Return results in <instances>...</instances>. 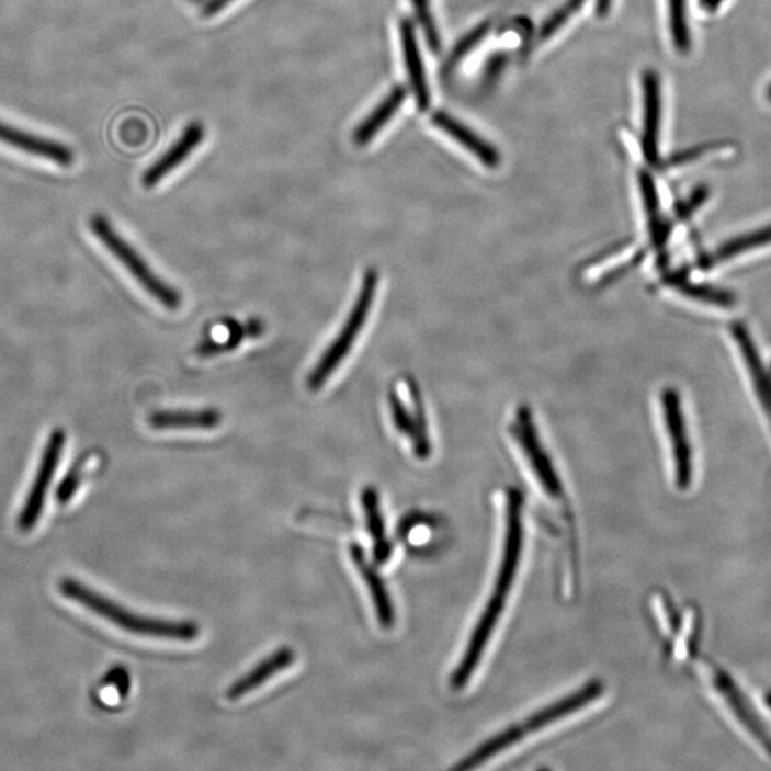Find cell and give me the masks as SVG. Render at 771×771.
I'll list each match as a JSON object with an SVG mask.
<instances>
[{
  "instance_id": "obj_7",
  "label": "cell",
  "mask_w": 771,
  "mask_h": 771,
  "mask_svg": "<svg viewBox=\"0 0 771 771\" xmlns=\"http://www.w3.org/2000/svg\"><path fill=\"white\" fill-rule=\"evenodd\" d=\"M660 401L667 436H669L671 454H673L676 485L679 489L685 490L692 484L693 454L679 392L670 389V387L665 389L661 392Z\"/></svg>"
},
{
  "instance_id": "obj_24",
  "label": "cell",
  "mask_w": 771,
  "mask_h": 771,
  "mask_svg": "<svg viewBox=\"0 0 771 771\" xmlns=\"http://www.w3.org/2000/svg\"><path fill=\"white\" fill-rule=\"evenodd\" d=\"M669 283L678 288L681 295L688 296L693 301L706 303V305L723 307V309H730V307L736 305V296L730 292L722 291V288L696 285V283L683 277L670 279Z\"/></svg>"
},
{
  "instance_id": "obj_26",
  "label": "cell",
  "mask_w": 771,
  "mask_h": 771,
  "mask_svg": "<svg viewBox=\"0 0 771 771\" xmlns=\"http://www.w3.org/2000/svg\"><path fill=\"white\" fill-rule=\"evenodd\" d=\"M585 2L586 0H567L560 9H557V11L543 23L541 32H538V37H541L542 41H546L548 37L555 35L571 16L580 11Z\"/></svg>"
},
{
  "instance_id": "obj_33",
  "label": "cell",
  "mask_w": 771,
  "mask_h": 771,
  "mask_svg": "<svg viewBox=\"0 0 771 771\" xmlns=\"http://www.w3.org/2000/svg\"><path fill=\"white\" fill-rule=\"evenodd\" d=\"M612 0H598V13L600 16L608 15Z\"/></svg>"
},
{
  "instance_id": "obj_4",
  "label": "cell",
  "mask_w": 771,
  "mask_h": 771,
  "mask_svg": "<svg viewBox=\"0 0 771 771\" xmlns=\"http://www.w3.org/2000/svg\"><path fill=\"white\" fill-rule=\"evenodd\" d=\"M378 287V272L376 269H367L363 274L362 285L359 288L356 301H354L352 309H350L347 320L336 335L332 343L329 344L325 353L321 354L319 362L316 363L314 371L307 377V387L310 390H319L328 382V378L333 375L336 369L348 358L353 344L356 343L359 335L362 333L364 325L371 315L373 302H375Z\"/></svg>"
},
{
  "instance_id": "obj_19",
  "label": "cell",
  "mask_w": 771,
  "mask_h": 771,
  "mask_svg": "<svg viewBox=\"0 0 771 771\" xmlns=\"http://www.w3.org/2000/svg\"><path fill=\"white\" fill-rule=\"evenodd\" d=\"M432 121L444 134L453 137L463 148L472 151L487 168L496 169L499 167V150L496 149L494 145H490L489 141L481 139V137L476 135L469 127L454 120V117L447 115L446 112L439 111L434 113Z\"/></svg>"
},
{
  "instance_id": "obj_3",
  "label": "cell",
  "mask_w": 771,
  "mask_h": 771,
  "mask_svg": "<svg viewBox=\"0 0 771 771\" xmlns=\"http://www.w3.org/2000/svg\"><path fill=\"white\" fill-rule=\"evenodd\" d=\"M60 591L65 598L83 605L84 609L91 610L99 617L105 619V621L121 627L122 631L134 633V635L192 642L201 633V628L193 622L165 621V619L146 617L131 612V610L122 608L105 596L97 593L88 586L73 579L61 580Z\"/></svg>"
},
{
  "instance_id": "obj_11",
  "label": "cell",
  "mask_w": 771,
  "mask_h": 771,
  "mask_svg": "<svg viewBox=\"0 0 771 771\" xmlns=\"http://www.w3.org/2000/svg\"><path fill=\"white\" fill-rule=\"evenodd\" d=\"M350 559H352L359 575L362 576L364 583L367 586L378 624L385 631H392L396 623L395 604L381 571H378L375 563L367 559L366 553L358 543L350 545Z\"/></svg>"
},
{
  "instance_id": "obj_1",
  "label": "cell",
  "mask_w": 771,
  "mask_h": 771,
  "mask_svg": "<svg viewBox=\"0 0 771 771\" xmlns=\"http://www.w3.org/2000/svg\"><path fill=\"white\" fill-rule=\"evenodd\" d=\"M523 496L519 490L510 489L506 496L504 508V542L501 546V556L498 575L494 585V593L487 599L484 613L475 628L470 640L467 642L462 659L454 669L451 684L454 690H461L469 683L475 674L481 657H484L491 636L498 627L501 613L508 603L509 594L518 575L523 551Z\"/></svg>"
},
{
  "instance_id": "obj_10",
  "label": "cell",
  "mask_w": 771,
  "mask_h": 771,
  "mask_svg": "<svg viewBox=\"0 0 771 771\" xmlns=\"http://www.w3.org/2000/svg\"><path fill=\"white\" fill-rule=\"evenodd\" d=\"M707 670L711 671L714 689L725 700L727 707L733 712V716L753 737L757 745L766 751V755L771 756L770 733L761 723L760 717L757 716L755 708L750 706L749 700L746 699L726 671L718 669V667H707Z\"/></svg>"
},
{
  "instance_id": "obj_2",
  "label": "cell",
  "mask_w": 771,
  "mask_h": 771,
  "mask_svg": "<svg viewBox=\"0 0 771 771\" xmlns=\"http://www.w3.org/2000/svg\"><path fill=\"white\" fill-rule=\"evenodd\" d=\"M604 685L600 680H591L583 688L576 690L575 693L567 694V696L557 700V702L548 704V706L541 708V711L530 714L522 722L515 723V725L509 726L491 737V739L486 740L484 745L477 747L473 750L469 756H466L461 763L454 766L457 770H472L479 768V766L486 763L494 757L503 753V751L510 749V747L518 745V742L526 739L529 735L533 733L541 732L553 723L563 721V718L571 716V714L581 711V708L588 707L590 703L602 696Z\"/></svg>"
},
{
  "instance_id": "obj_28",
  "label": "cell",
  "mask_w": 771,
  "mask_h": 771,
  "mask_svg": "<svg viewBox=\"0 0 771 771\" xmlns=\"http://www.w3.org/2000/svg\"><path fill=\"white\" fill-rule=\"evenodd\" d=\"M490 27L491 23L486 21L480 23L479 26H476L470 33H467V35L454 46L451 58L447 60V70H451L457 61H461L467 54H470V52L485 39Z\"/></svg>"
},
{
  "instance_id": "obj_20",
  "label": "cell",
  "mask_w": 771,
  "mask_h": 771,
  "mask_svg": "<svg viewBox=\"0 0 771 771\" xmlns=\"http://www.w3.org/2000/svg\"><path fill=\"white\" fill-rule=\"evenodd\" d=\"M148 422L156 430H211L222 423V413L216 409L159 410L149 416Z\"/></svg>"
},
{
  "instance_id": "obj_34",
  "label": "cell",
  "mask_w": 771,
  "mask_h": 771,
  "mask_svg": "<svg viewBox=\"0 0 771 771\" xmlns=\"http://www.w3.org/2000/svg\"><path fill=\"white\" fill-rule=\"evenodd\" d=\"M766 703H768V707L771 712V693L766 694Z\"/></svg>"
},
{
  "instance_id": "obj_18",
  "label": "cell",
  "mask_w": 771,
  "mask_h": 771,
  "mask_svg": "<svg viewBox=\"0 0 771 771\" xmlns=\"http://www.w3.org/2000/svg\"><path fill=\"white\" fill-rule=\"evenodd\" d=\"M361 504L364 519H366L367 533L373 542V563L376 566L386 565L394 555V545L386 536L385 518H383L381 496H378L376 487H364Z\"/></svg>"
},
{
  "instance_id": "obj_6",
  "label": "cell",
  "mask_w": 771,
  "mask_h": 771,
  "mask_svg": "<svg viewBox=\"0 0 771 771\" xmlns=\"http://www.w3.org/2000/svg\"><path fill=\"white\" fill-rule=\"evenodd\" d=\"M510 433H512L523 456L526 457L528 465L543 491L551 496L552 500L562 503L566 499L565 487H563L555 466H553L551 456L543 446L536 426L533 423L532 411L529 408L523 406L515 411L513 422L510 424Z\"/></svg>"
},
{
  "instance_id": "obj_8",
  "label": "cell",
  "mask_w": 771,
  "mask_h": 771,
  "mask_svg": "<svg viewBox=\"0 0 771 771\" xmlns=\"http://www.w3.org/2000/svg\"><path fill=\"white\" fill-rule=\"evenodd\" d=\"M66 436L64 430H55L50 434L42 454L39 467H37L35 480H33L30 494L26 496L25 504L18 515V528L21 532H31L39 522L44 513L45 500L55 472L59 467L61 453H64Z\"/></svg>"
},
{
  "instance_id": "obj_9",
  "label": "cell",
  "mask_w": 771,
  "mask_h": 771,
  "mask_svg": "<svg viewBox=\"0 0 771 771\" xmlns=\"http://www.w3.org/2000/svg\"><path fill=\"white\" fill-rule=\"evenodd\" d=\"M408 390L411 409L405 405V401L401 400V397L395 390L390 392L392 419H394L397 432L410 440L415 456L420 458V461H424L432 454V444H430L423 397L420 395L419 386L416 385L413 378L408 381Z\"/></svg>"
},
{
  "instance_id": "obj_16",
  "label": "cell",
  "mask_w": 771,
  "mask_h": 771,
  "mask_svg": "<svg viewBox=\"0 0 771 771\" xmlns=\"http://www.w3.org/2000/svg\"><path fill=\"white\" fill-rule=\"evenodd\" d=\"M296 653L292 647L285 646L281 647L272 655H269L267 659L260 661L259 665L254 666L252 670L248 671L242 678L235 681L234 684L227 689L226 698L229 700H239L248 694L254 692L260 685L267 683V681L273 676L281 673V671L286 670L295 664Z\"/></svg>"
},
{
  "instance_id": "obj_30",
  "label": "cell",
  "mask_w": 771,
  "mask_h": 771,
  "mask_svg": "<svg viewBox=\"0 0 771 771\" xmlns=\"http://www.w3.org/2000/svg\"><path fill=\"white\" fill-rule=\"evenodd\" d=\"M717 148H721V145L708 144V145L693 146V148L681 150V151H679V154L671 156V158L669 159V162H667V167L674 168V167H680V165H683V163L692 162V160H696L698 158H700V156H703L704 154H706V151H711V150H714Z\"/></svg>"
},
{
  "instance_id": "obj_27",
  "label": "cell",
  "mask_w": 771,
  "mask_h": 771,
  "mask_svg": "<svg viewBox=\"0 0 771 771\" xmlns=\"http://www.w3.org/2000/svg\"><path fill=\"white\" fill-rule=\"evenodd\" d=\"M413 4L416 16H418L420 26H422L426 41H428L430 49L438 54L440 46H442V41H440V33L436 23H434L432 11H430L429 0H413Z\"/></svg>"
},
{
  "instance_id": "obj_12",
  "label": "cell",
  "mask_w": 771,
  "mask_h": 771,
  "mask_svg": "<svg viewBox=\"0 0 771 771\" xmlns=\"http://www.w3.org/2000/svg\"><path fill=\"white\" fill-rule=\"evenodd\" d=\"M643 134L642 149L646 162L656 165L659 159V136L661 120V92L659 75L655 70H646L643 75Z\"/></svg>"
},
{
  "instance_id": "obj_22",
  "label": "cell",
  "mask_w": 771,
  "mask_h": 771,
  "mask_svg": "<svg viewBox=\"0 0 771 771\" xmlns=\"http://www.w3.org/2000/svg\"><path fill=\"white\" fill-rule=\"evenodd\" d=\"M638 188H640L653 243L656 246L664 245L667 235H669V227H667L664 217H661L659 193H657L656 183L647 170L638 172Z\"/></svg>"
},
{
  "instance_id": "obj_35",
  "label": "cell",
  "mask_w": 771,
  "mask_h": 771,
  "mask_svg": "<svg viewBox=\"0 0 771 771\" xmlns=\"http://www.w3.org/2000/svg\"><path fill=\"white\" fill-rule=\"evenodd\" d=\"M768 97H769V99H770V101H771V87L769 88Z\"/></svg>"
},
{
  "instance_id": "obj_32",
  "label": "cell",
  "mask_w": 771,
  "mask_h": 771,
  "mask_svg": "<svg viewBox=\"0 0 771 771\" xmlns=\"http://www.w3.org/2000/svg\"><path fill=\"white\" fill-rule=\"evenodd\" d=\"M723 0H700V8L706 12H716Z\"/></svg>"
},
{
  "instance_id": "obj_14",
  "label": "cell",
  "mask_w": 771,
  "mask_h": 771,
  "mask_svg": "<svg viewBox=\"0 0 771 771\" xmlns=\"http://www.w3.org/2000/svg\"><path fill=\"white\" fill-rule=\"evenodd\" d=\"M203 137H205V127H203L202 123H191L184 129L182 136L174 141L172 148L165 151L162 158L156 160L146 170L144 174L145 188H154L155 184L163 181L170 172H173L202 144Z\"/></svg>"
},
{
  "instance_id": "obj_25",
  "label": "cell",
  "mask_w": 771,
  "mask_h": 771,
  "mask_svg": "<svg viewBox=\"0 0 771 771\" xmlns=\"http://www.w3.org/2000/svg\"><path fill=\"white\" fill-rule=\"evenodd\" d=\"M671 39L680 54H688L692 46L688 21V0H669Z\"/></svg>"
},
{
  "instance_id": "obj_29",
  "label": "cell",
  "mask_w": 771,
  "mask_h": 771,
  "mask_svg": "<svg viewBox=\"0 0 771 771\" xmlns=\"http://www.w3.org/2000/svg\"><path fill=\"white\" fill-rule=\"evenodd\" d=\"M708 196H711V189L707 186L694 189L692 195L688 197V201L679 203L678 207H676V215H678L681 220L689 219L699 207L703 206V203L707 201Z\"/></svg>"
},
{
  "instance_id": "obj_21",
  "label": "cell",
  "mask_w": 771,
  "mask_h": 771,
  "mask_svg": "<svg viewBox=\"0 0 771 771\" xmlns=\"http://www.w3.org/2000/svg\"><path fill=\"white\" fill-rule=\"evenodd\" d=\"M406 97H408V91L401 84H397V87L392 89V92L383 99L381 105L356 127L353 134L354 144L358 146L369 145V141L390 122L392 117L404 105Z\"/></svg>"
},
{
  "instance_id": "obj_15",
  "label": "cell",
  "mask_w": 771,
  "mask_h": 771,
  "mask_svg": "<svg viewBox=\"0 0 771 771\" xmlns=\"http://www.w3.org/2000/svg\"><path fill=\"white\" fill-rule=\"evenodd\" d=\"M399 33L405 66L406 70H408L409 83L411 91H413L416 103H418L420 111H428L430 106V89L418 39H416L413 22L408 18L401 19Z\"/></svg>"
},
{
  "instance_id": "obj_13",
  "label": "cell",
  "mask_w": 771,
  "mask_h": 771,
  "mask_svg": "<svg viewBox=\"0 0 771 771\" xmlns=\"http://www.w3.org/2000/svg\"><path fill=\"white\" fill-rule=\"evenodd\" d=\"M0 141L36 158L50 160L60 167H70L75 162L73 151L59 141L26 134L16 127L4 125L3 122H0Z\"/></svg>"
},
{
  "instance_id": "obj_23",
  "label": "cell",
  "mask_w": 771,
  "mask_h": 771,
  "mask_svg": "<svg viewBox=\"0 0 771 771\" xmlns=\"http://www.w3.org/2000/svg\"><path fill=\"white\" fill-rule=\"evenodd\" d=\"M770 243L771 225L760 227V229L739 236V238L730 239L725 245H722L716 252L704 260L703 267L706 269L716 267L718 263L726 262V260L739 257L741 253L750 252V250L759 249L761 246Z\"/></svg>"
},
{
  "instance_id": "obj_17",
  "label": "cell",
  "mask_w": 771,
  "mask_h": 771,
  "mask_svg": "<svg viewBox=\"0 0 771 771\" xmlns=\"http://www.w3.org/2000/svg\"><path fill=\"white\" fill-rule=\"evenodd\" d=\"M730 332L737 348H739L742 359H745L747 371L751 382H753L755 389L757 392V397H759L761 406L766 413L769 416L771 424V378L768 371L761 362L759 350H757L753 339L746 326L736 321L732 325Z\"/></svg>"
},
{
  "instance_id": "obj_31",
  "label": "cell",
  "mask_w": 771,
  "mask_h": 771,
  "mask_svg": "<svg viewBox=\"0 0 771 771\" xmlns=\"http://www.w3.org/2000/svg\"><path fill=\"white\" fill-rule=\"evenodd\" d=\"M231 2H235V0H207L202 9V15L205 18L215 16L229 7Z\"/></svg>"
},
{
  "instance_id": "obj_5",
  "label": "cell",
  "mask_w": 771,
  "mask_h": 771,
  "mask_svg": "<svg viewBox=\"0 0 771 771\" xmlns=\"http://www.w3.org/2000/svg\"><path fill=\"white\" fill-rule=\"evenodd\" d=\"M91 229L109 252L120 260L126 271L155 301L169 310H178L182 306L181 293L151 271L149 264L145 262L139 252H136L134 246L123 239L120 231L113 229L111 222L105 216L94 215L91 219Z\"/></svg>"
}]
</instances>
